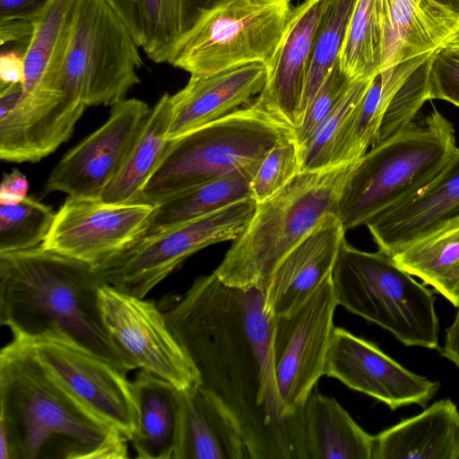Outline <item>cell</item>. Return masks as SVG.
I'll list each match as a JSON object with an SVG mask.
<instances>
[{
    "mask_svg": "<svg viewBox=\"0 0 459 459\" xmlns=\"http://www.w3.org/2000/svg\"><path fill=\"white\" fill-rule=\"evenodd\" d=\"M324 375L393 411L411 404L426 406L440 386L408 370L373 342L340 327L334 328Z\"/></svg>",
    "mask_w": 459,
    "mask_h": 459,
    "instance_id": "cell-17",
    "label": "cell"
},
{
    "mask_svg": "<svg viewBox=\"0 0 459 459\" xmlns=\"http://www.w3.org/2000/svg\"><path fill=\"white\" fill-rule=\"evenodd\" d=\"M249 459L240 430L225 409L199 384L181 390L174 459Z\"/></svg>",
    "mask_w": 459,
    "mask_h": 459,
    "instance_id": "cell-25",
    "label": "cell"
},
{
    "mask_svg": "<svg viewBox=\"0 0 459 459\" xmlns=\"http://www.w3.org/2000/svg\"><path fill=\"white\" fill-rule=\"evenodd\" d=\"M104 284L91 265L41 246L0 254V323L14 340H67L127 374L135 368L103 319Z\"/></svg>",
    "mask_w": 459,
    "mask_h": 459,
    "instance_id": "cell-2",
    "label": "cell"
},
{
    "mask_svg": "<svg viewBox=\"0 0 459 459\" xmlns=\"http://www.w3.org/2000/svg\"><path fill=\"white\" fill-rule=\"evenodd\" d=\"M338 59L351 80L371 79L380 72L382 32L377 0H357Z\"/></svg>",
    "mask_w": 459,
    "mask_h": 459,
    "instance_id": "cell-32",
    "label": "cell"
},
{
    "mask_svg": "<svg viewBox=\"0 0 459 459\" xmlns=\"http://www.w3.org/2000/svg\"><path fill=\"white\" fill-rule=\"evenodd\" d=\"M138 48L106 0H80L60 79L66 103L82 115L126 99L140 83Z\"/></svg>",
    "mask_w": 459,
    "mask_h": 459,
    "instance_id": "cell-9",
    "label": "cell"
},
{
    "mask_svg": "<svg viewBox=\"0 0 459 459\" xmlns=\"http://www.w3.org/2000/svg\"><path fill=\"white\" fill-rule=\"evenodd\" d=\"M171 121L170 95L160 96L117 177L101 199L108 203H139L143 191L159 167L169 140Z\"/></svg>",
    "mask_w": 459,
    "mask_h": 459,
    "instance_id": "cell-29",
    "label": "cell"
},
{
    "mask_svg": "<svg viewBox=\"0 0 459 459\" xmlns=\"http://www.w3.org/2000/svg\"><path fill=\"white\" fill-rule=\"evenodd\" d=\"M268 69L253 63L204 75H190L170 95L169 140L217 121L249 104L264 88Z\"/></svg>",
    "mask_w": 459,
    "mask_h": 459,
    "instance_id": "cell-21",
    "label": "cell"
},
{
    "mask_svg": "<svg viewBox=\"0 0 459 459\" xmlns=\"http://www.w3.org/2000/svg\"><path fill=\"white\" fill-rule=\"evenodd\" d=\"M151 111L146 102L134 98L113 104L108 120L54 167L46 191L101 198L126 161Z\"/></svg>",
    "mask_w": 459,
    "mask_h": 459,
    "instance_id": "cell-15",
    "label": "cell"
},
{
    "mask_svg": "<svg viewBox=\"0 0 459 459\" xmlns=\"http://www.w3.org/2000/svg\"><path fill=\"white\" fill-rule=\"evenodd\" d=\"M440 353L459 369V307H457L453 323L446 330L444 345Z\"/></svg>",
    "mask_w": 459,
    "mask_h": 459,
    "instance_id": "cell-44",
    "label": "cell"
},
{
    "mask_svg": "<svg viewBox=\"0 0 459 459\" xmlns=\"http://www.w3.org/2000/svg\"><path fill=\"white\" fill-rule=\"evenodd\" d=\"M29 181L18 169L4 174L0 184V204H16L28 196Z\"/></svg>",
    "mask_w": 459,
    "mask_h": 459,
    "instance_id": "cell-43",
    "label": "cell"
},
{
    "mask_svg": "<svg viewBox=\"0 0 459 459\" xmlns=\"http://www.w3.org/2000/svg\"><path fill=\"white\" fill-rule=\"evenodd\" d=\"M290 0H229L208 13L174 48L167 64L204 75L247 64L271 65Z\"/></svg>",
    "mask_w": 459,
    "mask_h": 459,
    "instance_id": "cell-10",
    "label": "cell"
},
{
    "mask_svg": "<svg viewBox=\"0 0 459 459\" xmlns=\"http://www.w3.org/2000/svg\"><path fill=\"white\" fill-rule=\"evenodd\" d=\"M229 0H142V48L155 63H167L177 44L212 10Z\"/></svg>",
    "mask_w": 459,
    "mask_h": 459,
    "instance_id": "cell-31",
    "label": "cell"
},
{
    "mask_svg": "<svg viewBox=\"0 0 459 459\" xmlns=\"http://www.w3.org/2000/svg\"><path fill=\"white\" fill-rule=\"evenodd\" d=\"M345 230L328 214L279 264L264 294V309L273 317L306 300L332 273Z\"/></svg>",
    "mask_w": 459,
    "mask_h": 459,
    "instance_id": "cell-22",
    "label": "cell"
},
{
    "mask_svg": "<svg viewBox=\"0 0 459 459\" xmlns=\"http://www.w3.org/2000/svg\"><path fill=\"white\" fill-rule=\"evenodd\" d=\"M0 430L11 442L13 459L128 457V440L14 339L0 352Z\"/></svg>",
    "mask_w": 459,
    "mask_h": 459,
    "instance_id": "cell-3",
    "label": "cell"
},
{
    "mask_svg": "<svg viewBox=\"0 0 459 459\" xmlns=\"http://www.w3.org/2000/svg\"><path fill=\"white\" fill-rule=\"evenodd\" d=\"M290 422L295 459H372L374 436L315 388Z\"/></svg>",
    "mask_w": 459,
    "mask_h": 459,
    "instance_id": "cell-23",
    "label": "cell"
},
{
    "mask_svg": "<svg viewBox=\"0 0 459 459\" xmlns=\"http://www.w3.org/2000/svg\"><path fill=\"white\" fill-rule=\"evenodd\" d=\"M299 172V145L295 139L280 142L264 158L251 180L252 198L256 204L271 198Z\"/></svg>",
    "mask_w": 459,
    "mask_h": 459,
    "instance_id": "cell-37",
    "label": "cell"
},
{
    "mask_svg": "<svg viewBox=\"0 0 459 459\" xmlns=\"http://www.w3.org/2000/svg\"><path fill=\"white\" fill-rule=\"evenodd\" d=\"M79 1H50L34 24L22 94L0 101L1 134L29 162L39 161L65 143L82 117L60 91Z\"/></svg>",
    "mask_w": 459,
    "mask_h": 459,
    "instance_id": "cell-5",
    "label": "cell"
},
{
    "mask_svg": "<svg viewBox=\"0 0 459 459\" xmlns=\"http://www.w3.org/2000/svg\"><path fill=\"white\" fill-rule=\"evenodd\" d=\"M429 100H442L459 108V60L443 48L429 67Z\"/></svg>",
    "mask_w": 459,
    "mask_h": 459,
    "instance_id": "cell-39",
    "label": "cell"
},
{
    "mask_svg": "<svg viewBox=\"0 0 459 459\" xmlns=\"http://www.w3.org/2000/svg\"><path fill=\"white\" fill-rule=\"evenodd\" d=\"M372 78L354 80L332 111L299 146L300 171L320 170L333 166L337 141Z\"/></svg>",
    "mask_w": 459,
    "mask_h": 459,
    "instance_id": "cell-34",
    "label": "cell"
},
{
    "mask_svg": "<svg viewBox=\"0 0 459 459\" xmlns=\"http://www.w3.org/2000/svg\"><path fill=\"white\" fill-rule=\"evenodd\" d=\"M358 160L300 171L280 192L256 204L242 234L213 273L225 284L265 291L283 258L328 215Z\"/></svg>",
    "mask_w": 459,
    "mask_h": 459,
    "instance_id": "cell-4",
    "label": "cell"
},
{
    "mask_svg": "<svg viewBox=\"0 0 459 459\" xmlns=\"http://www.w3.org/2000/svg\"><path fill=\"white\" fill-rule=\"evenodd\" d=\"M353 81L342 70L337 59L294 129V139L299 146L332 111Z\"/></svg>",
    "mask_w": 459,
    "mask_h": 459,
    "instance_id": "cell-38",
    "label": "cell"
},
{
    "mask_svg": "<svg viewBox=\"0 0 459 459\" xmlns=\"http://www.w3.org/2000/svg\"><path fill=\"white\" fill-rule=\"evenodd\" d=\"M51 0H0V25H34Z\"/></svg>",
    "mask_w": 459,
    "mask_h": 459,
    "instance_id": "cell-40",
    "label": "cell"
},
{
    "mask_svg": "<svg viewBox=\"0 0 459 459\" xmlns=\"http://www.w3.org/2000/svg\"><path fill=\"white\" fill-rule=\"evenodd\" d=\"M154 205L67 196L41 247L94 269L142 238Z\"/></svg>",
    "mask_w": 459,
    "mask_h": 459,
    "instance_id": "cell-13",
    "label": "cell"
},
{
    "mask_svg": "<svg viewBox=\"0 0 459 459\" xmlns=\"http://www.w3.org/2000/svg\"><path fill=\"white\" fill-rule=\"evenodd\" d=\"M459 213V148L441 171L415 194L369 220L378 251L393 256Z\"/></svg>",
    "mask_w": 459,
    "mask_h": 459,
    "instance_id": "cell-18",
    "label": "cell"
},
{
    "mask_svg": "<svg viewBox=\"0 0 459 459\" xmlns=\"http://www.w3.org/2000/svg\"><path fill=\"white\" fill-rule=\"evenodd\" d=\"M337 305L329 275L301 304L273 317V363L287 418L304 404L324 375Z\"/></svg>",
    "mask_w": 459,
    "mask_h": 459,
    "instance_id": "cell-12",
    "label": "cell"
},
{
    "mask_svg": "<svg viewBox=\"0 0 459 459\" xmlns=\"http://www.w3.org/2000/svg\"><path fill=\"white\" fill-rule=\"evenodd\" d=\"M253 177L246 170L233 171L186 188L155 204L144 236L252 198Z\"/></svg>",
    "mask_w": 459,
    "mask_h": 459,
    "instance_id": "cell-30",
    "label": "cell"
},
{
    "mask_svg": "<svg viewBox=\"0 0 459 459\" xmlns=\"http://www.w3.org/2000/svg\"><path fill=\"white\" fill-rule=\"evenodd\" d=\"M256 209L253 198L146 235L95 269L105 283L144 299L186 258L216 243L235 240Z\"/></svg>",
    "mask_w": 459,
    "mask_h": 459,
    "instance_id": "cell-11",
    "label": "cell"
},
{
    "mask_svg": "<svg viewBox=\"0 0 459 459\" xmlns=\"http://www.w3.org/2000/svg\"><path fill=\"white\" fill-rule=\"evenodd\" d=\"M120 17L137 45L143 43V17L142 0H106Z\"/></svg>",
    "mask_w": 459,
    "mask_h": 459,
    "instance_id": "cell-42",
    "label": "cell"
},
{
    "mask_svg": "<svg viewBox=\"0 0 459 459\" xmlns=\"http://www.w3.org/2000/svg\"><path fill=\"white\" fill-rule=\"evenodd\" d=\"M327 0H305L293 7L286 30L255 98L294 129L302 119L307 75L316 31Z\"/></svg>",
    "mask_w": 459,
    "mask_h": 459,
    "instance_id": "cell-19",
    "label": "cell"
},
{
    "mask_svg": "<svg viewBox=\"0 0 459 459\" xmlns=\"http://www.w3.org/2000/svg\"><path fill=\"white\" fill-rule=\"evenodd\" d=\"M290 138L294 128L255 98L237 111L170 140L139 203L155 205L237 170L255 175L271 149Z\"/></svg>",
    "mask_w": 459,
    "mask_h": 459,
    "instance_id": "cell-6",
    "label": "cell"
},
{
    "mask_svg": "<svg viewBox=\"0 0 459 459\" xmlns=\"http://www.w3.org/2000/svg\"><path fill=\"white\" fill-rule=\"evenodd\" d=\"M433 53L401 62L377 74L359 102L333 152V166L360 159L376 141L385 109L396 91Z\"/></svg>",
    "mask_w": 459,
    "mask_h": 459,
    "instance_id": "cell-27",
    "label": "cell"
},
{
    "mask_svg": "<svg viewBox=\"0 0 459 459\" xmlns=\"http://www.w3.org/2000/svg\"><path fill=\"white\" fill-rule=\"evenodd\" d=\"M138 427L130 440L140 459H174L179 430L181 390L144 370L131 382Z\"/></svg>",
    "mask_w": 459,
    "mask_h": 459,
    "instance_id": "cell-26",
    "label": "cell"
},
{
    "mask_svg": "<svg viewBox=\"0 0 459 459\" xmlns=\"http://www.w3.org/2000/svg\"><path fill=\"white\" fill-rule=\"evenodd\" d=\"M100 307L112 338L135 368L152 373L179 390L199 384L197 371L154 302L104 284Z\"/></svg>",
    "mask_w": 459,
    "mask_h": 459,
    "instance_id": "cell-14",
    "label": "cell"
},
{
    "mask_svg": "<svg viewBox=\"0 0 459 459\" xmlns=\"http://www.w3.org/2000/svg\"><path fill=\"white\" fill-rule=\"evenodd\" d=\"M356 3L357 0H327L308 66L302 117L338 59Z\"/></svg>",
    "mask_w": 459,
    "mask_h": 459,
    "instance_id": "cell-33",
    "label": "cell"
},
{
    "mask_svg": "<svg viewBox=\"0 0 459 459\" xmlns=\"http://www.w3.org/2000/svg\"><path fill=\"white\" fill-rule=\"evenodd\" d=\"M434 54L420 64L396 91L385 109L372 146L393 137L414 122L421 107L429 100V75Z\"/></svg>",
    "mask_w": 459,
    "mask_h": 459,
    "instance_id": "cell-36",
    "label": "cell"
},
{
    "mask_svg": "<svg viewBox=\"0 0 459 459\" xmlns=\"http://www.w3.org/2000/svg\"><path fill=\"white\" fill-rule=\"evenodd\" d=\"M391 257L459 307V213Z\"/></svg>",
    "mask_w": 459,
    "mask_h": 459,
    "instance_id": "cell-28",
    "label": "cell"
},
{
    "mask_svg": "<svg viewBox=\"0 0 459 459\" xmlns=\"http://www.w3.org/2000/svg\"><path fill=\"white\" fill-rule=\"evenodd\" d=\"M27 49L22 47L1 48L0 89L13 84L22 83Z\"/></svg>",
    "mask_w": 459,
    "mask_h": 459,
    "instance_id": "cell-41",
    "label": "cell"
},
{
    "mask_svg": "<svg viewBox=\"0 0 459 459\" xmlns=\"http://www.w3.org/2000/svg\"><path fill=\"white\" fill-rule=\"evenodd\" d=\"M372 459H459L456 404L438 400L374 436Z\"/></svg>",
    "mask_w": 459,
    "mask_h": 459,
    "instance_id": "cell-24",
    "label": "cell"
},
{
    "mask_svg": "<svg viewBox=\"0 0 459 459\" xmlns=\"http://www.w3.org/2000/svg\"><path fill=\"white\" fill-rule=\"evenodd\" d=\"M331 278L338 305L390 332L405 346L438 347L432 291L391 256L357 249L344 238Z\"/></svg>",
    "mask_w": 459,
    "mask_h": 459,
    "instance_id": "cell-8",
    "label": "cell"
},
{
    "mask_svg": "<svg viewBox=\"0 0 459 459\" xmlns=\"http://www.w3.org/2000/svg\"><path fill=\"white\" fill-rule=\"evenodd\" d=\"M456 148L452 123L435 108L423 120L372 146L342 189L336 216L343 230L366 225L415 194L441 171Z\"/></svg>",
    "mask_w": 459,
    "mask_h": 459,
    "instance_id": "cell-7",
    "label": "cell"
},
{
    "mask_svg": "<svg viewBox=\"0 0 459 459\" xmlns=\"http://www.w3.org/2000/svg\"><path fill=\"white\" fill-rule=\"evenodd\" d=\"M24 342L74 397L128 441L132 439L138 427V414L126 372L67 340L39 338Z\"/></svg>",
    "mask_w": 459,
    "mask_h": 459,
    "instance_id": "cell-16",
    "label": "cell"
},
{
    "mask_svg": "<svg viewBox=\"0 0 459 459\" xmlns=\"http://www.w3.org/2000/svg\"><path fill=\"white\" fill-rule=\"evenodd\" d=\"M442 48L459 60V32Z\"/></svg>",
    "mask_w": 459,
    "mask_h": 459,
    "instance_id": "cell-45",
    "label": "cell"
},
{
    "mask_svg": "<svg viewBox=\"0 0 459 459\" xmlns=\"http://www.w3.org/2000/svg\"><path fill=\"white\" fill-rule=\"evenodd\" d=\"M264 290L225 284L214 273L161 302L168 325L199 377L230 414L249 459H295L273 363V317Z\"/></svg>",
    "mask_w": 459,
    "mask_h": 459,
    "instance_id": "cell-1",
    "label": "cell"
},
{
    "mask_svg": "<svg viewBox=\"0 0 459 459\" xmlns=\"http://www.w3.org/2000/svg\"><path fill=\"white\" fill-rule=\"evenodd\" d=\"M381 71L445 47L459 32V0H377Z\"/></svg>",
    "mask_w": 459,
    "mask_h": 459,
    "instance_id": "cell-20",
    "label": "cell"
},
{
    "mask_svg": "<svg viewBox=\"0 0 459 459\" xmlns=\"http://www.w3.org/2000/svg\"><path fill=\"white\" fill-rule=\"evenodd\" d=\"M56 212L33 196L16 204L0 206V254L40 247L46 239Z\"/></svg>",
    "mask_w": 459,
    "mask_h": 459,
    "instance_id": "cell-35",
    "label": "cell"
}]
</instances>
